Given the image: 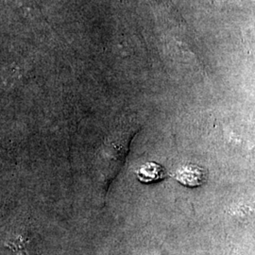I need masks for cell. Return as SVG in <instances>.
<instances>
[{
    "label": "cell",
    "instance_id": "7a4b0ae2",
    "mask_svg": "<svg viewBox=\"0 0 255 255\" xmlns=\"http://www.w3.org/2000/svg\"><path fill=\"white\" fill-rule=\"evenodd\" d=\"M166 176L165 170L161 164L157 163H146L143 164L137 171V177L140 182L151 183L161 181Z\"/></svg>",
    "mask_w": 255,
    "mask_h": 255
},
{
    "label": "cell",
    "instance_id": "6da1fadb",
    "mask_svg": "<svg viewBox=\"0 0 255 255\" xmlns=\"http://www.w3.org/2000/svg\"><path fill=\"white\" fill-rule=\"evenodd\" d=\"M206 171L199 165H182L176 172L175 178L182 185L188 187H198L206 182Z\"/></svg>",
    "mask_w": 255,
    "mask_h": 255
},
{
    "label": "cell",
    "instance_id": "3957f363",
    "mask_svg": "<svg viewBox=\"0 0 255 255\" xmlns=\"http://www.w3.org/2000/svg\"><path fill=\"white\" fill-rule=\"evenodd\" d=\"M28 241L23 236H17L9 239L5 246L12 252L13 255H29L27 249Z\"/></svg>",
    "mask_w": 255,
    "mask_h": 255
}]
</instances>
